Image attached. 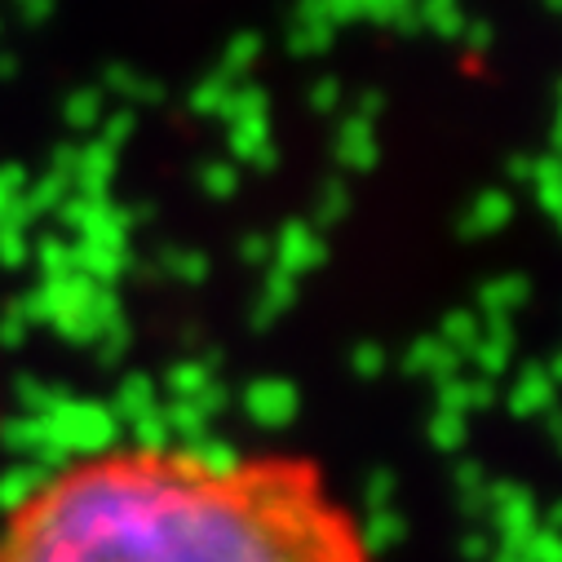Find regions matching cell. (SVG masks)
Segmentation results:
<instances>
[{"mask_svg":"<svg viewBox=\"0 0 562 562\" xmlns=\"http://www.w3.org/2000/svg\"><path fill=\"white\" fill-rule=\"evenodd\" d=\"M0 562H376L311 457L128 443L36 483Z\"/></svg>","mask_w":562,"mask_h":562,"instance_id":"1","label":"cell"}]
</instances>
